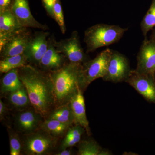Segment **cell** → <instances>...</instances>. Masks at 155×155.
Masks as SVG:
<instances>
[{
	"label": "cell",
	"mask_w": 155,
	"mask_h": 155,
	"mask_svg": "<svg viewBox=\"0 0 155 155\" xmlns=\"http://www.w3.org/2000/svg\"><path fill=\"white\" fill-rule=\"evenodd\" d=\"M18 72L34 110L41 116H46L55 103L49 73L29 64L19 68Z\"/></svg>",
	"instance_id": "6da1fadb"
},
{
	"label": "cell",
	"mask_w": 155,
	"mask_h": 155,
	"mask_svg": "<svg viewBox=\"0 0 155 155\" xmlns=\"http://www.w3.org/2000/svg\"><path fill=\"white\" fill-rule=\"evenodd\" d=\"M81 64L69 62L60 69L50 71L55 103L67 104L81 89Z\"/></svg>",
	"instance_id": "7a4b0ae2"
},
{
	"label": "cell",
	"mask_w": 155,
	"mask_h": 155,
	"mask_svg": "<svg viewBox=\"0 0 155 155\" xmlns=\"http://www.w3.org/2000/svg\"><path fill=\"white\" fill-rule=\"evenodd\" d=\"M127 28L118 25L98 24L87 28L84 32L87 53L113 44L122 38Z\"/></svg>",
	"instance_id": "3957f363"
},
{
	"label": "cell",
	"mask_w": 155,
	"mask_h": 155,
	"mask_svg": "<svg viewBox=\"0 0 155 155\" xmlns=\"http://www.w3.org/2000/svg\"><path fill=\"white\" fill-rule=\"evenodd\" d=\"M112 51L110 49H107L101 52L94 59L82 64L80 85L82 91L94 81L104 77L107 71Z\"/></svg>",
	"instance_id": "277c9868"
},
{
	"label": "cell",
	"mask_w": 155,
	"mask_h": 155,
	"mask_svg": "<svg viewBox=\"0 0 155 155\" xmlns=\"http://www.w3.org/2000/svg\"><path fill=\"white\" fill-rule=\"evenodd\" d=\"M31 32L22 27L0 38V52L2 58L24 54L29 40Z\"/></svg>",
	"instance_id": "5b68a950"
},
{
	"label": "cell",
	"mask_w": 155,
	"mask_h": 155,
	"mask_svg": "<svg viewBox=\"0 0 155 155\" xmlns=\"http://www.w3.org/2000/svg\"><path fill=\"white\" fill-rule=\"evenodd\" d=\"M54 44L58 52L64 55L69 62L83 64L88 61L81 45L77 31H73L69 38L59 42L54 39Z\"/></svg>",
	"instance_id": "8992f818"
},
{
	"label": "cell",
	"mask_w": 155,
	"mask_h": 155,
	"mask_svg": "<svg viewBox=\"0 0 155 155\" xmlns=\"http://www.w3.org/2000/svg\"><path fill=\"white\" fill-rule=\"evenodd\" d=\"M129 62L125 56L116 51H112L107 74L103 80L114 83L125 81L130 74Z\"/></svg>",
	"instance_id": "52a82bcc"
},
{
	"label": "cell",
	"mask_w": 155,
	"mask_h": 155,
	"mask_svg": "<svg viewBox=\"0 0 155 155\" xmlns=\"http://www.w3.org/2000/svg\"><path fill=\"white\" fill-rule=\"evenodd\" d=\"M136 71L155 78V41L145 38L137 56Z\"/></svg>",
	"instance_id": "ba28073f"
},
{
	"label": "cell",
	"mask_w": 155,
	"mask_h": 155,
	"mask_svg": "<svg viewBox=\"0 0 155 155\" xmlns=\"http://www.w3.org/2000/svg\"><path fill=\"white\" fill-rule=\"evenodd\" d=\"M125 82L148 101L155 104V78L131 70Z\"/></svg>",
	"instance_id": "9c48e42d"
},
{
	"label": "cell",
	"mask_w": 155,
	"mask_h": 155,
	"mask_svg": "<svg viewBox=\"0 0 155 155\" xmlns=\"http://www.w3.org/2000/svg\"><path fill=\"white\" fill-rule=\"evenodd\" d=\"M49 33L45 31H38L31 35L24 54L28 63L39 64L48 48L47 37Z\"/></svg>",
	"instance_id": "30bf717a"
},
{
	"label": "cell",
	"mask_w": 155,
	"mask_h": 155,
	"mask_svg": "<svg viewBox=\"0 0 155 155\" xmlns=\"http://www.w3.org/2000/svg\"><path fill=\"white\" fill-rule=\"evenodd\" d=\"M11 9L22 27L46 30L47 25H43L35 19L31 12L27 0H13Z\"/></svg>",
	"instance_id": "8fae6325"
},
{
	"label": "cell",
	"mask_w": 155,
	"mask_h": 155,
	"mask_svg": "<svg viewBox=\"0 0 155 155\" xmlns=\"http://www.w3.org/2000/svg\"><path fill=\"white\" fill-rule=\"evenodd\" d=\"M54 139L43 134H35L25 139L24 148L29 155H41L47 153L54 146Z\"/></svg>",
	"instance_id": "7c38bea8"
},
{
	"label": "cell",
	"mask_w": 155,
	"mask_h": 155,
	"mask_svg": "<svg viewBox=\"0 0 155 155\" xmlns=\"http://www.w3.org/2000/svg\"><path fill=\"white\" fill-rule=\"evenodd\" d=\"M53 37L48 39V48L42 58L39 65L42 69L47 71H52L60 69L66 64L67 58L58 52L54 44Z\"/></svg>",
	"instance_id": "4fadbf2b"
},
{
	"label": "cell",
	"mask_w": 155,
	"mask_h": 155,
	"mask_svg": "<svg viewBox=\"0 0 155 155\" xmlns=\"http://www.w3.org/2000/svg\"><path fill=\"white\" fill-rule=\"evenodd\" d=\"M74 116V124L80 125L88 135L91 134L89 122L87 118L85 101L83 91L81 89L69 102Z\"/></svg>",
	"instance_id": "5bb4252c"
},
{
	"label": "cell",
	"mask_w": 155,
	"mask_h": 155,
	"mask_svg": "<svg viewBox=\"0 0 155 155\" xmlns=\"http://www.w3.org/2000/svg\"><path fill=\"white\" fill-rule=\"evenodd\" d=\"M22 27L11 8L0 11V38Z\"/></svg>",
	"instance_id": "9a60e30c"
},
{
	"label": "cell",
	"mask_w": 155,
	"mask_h": 155,
	"mask_svg": "<svg viewBox=\"0 0 155 155\" xmlns=\"http://www.w3.org/2000/svg\"><path fill=\"white\" fill-rule=\"evenodd\" d=\"M38 115H40L35 111H25L20 113L17 119V125L19 129L25 132L33 131L39 122Z\"/></svg>",
	"instance_id": "2e32d148"
},
{
	"label": "cell",
	"mask_w": 155,
	"mask_h": 155,
	"mask_svg": "<svg viewBox=\"0 0 155 155\" xmlns=\"http://www.w3.org/2000/svg\"><path fill=\"white\" fill-rule=\"evenodd\" d=\"M24 86L19 78L18 69H12L4 75L1 84V91L2 93L15 91Z\"/></svg>",
	"instance_id": "e0dca14e"
},
{
	"label": "cell",
	"mask_w": 155,
	"mask_h": 155,
	"mask_svg": "<svg viewBox=\"0 0 155 155\" xmlns=\"http://www.w3.org/2000/svg\"><path fill=\"white\" fill-rule=\"evenodd\" d=\"M28 63L24 54L3 58L0 61V72L6 73L12 69L24 67Z\"/></svg>",
	"instance_id": "ac0fdd59"
},
{
	"label": "cell",
	"mask_w": 155,
	"mask_h": 155,
	"mask_svg": "<svg viewBox=\"0 0 155 155\" xmlns=\"http://www.w3.org/2000/svg\"><path fill=\"white\" fill-rule=\"evenodd\" d=\"M48 119L57 120L69 126L74 123V116L69 102L53 111Z\"/></svg>",
	"instance_id": "d6986e66"
},
{
	"label": "cell",
	"mask_w": 155,
	"mask_h": 155,
	"mask_svg": "<svg viewBox=\"0 0 155 155\" xmlns=\"http://www.w3.org/2000/svg\"><path fill=\"white\" fill-rule=\"evenodd\" d=\"M78 155H109L110 152L103 149L99 145L92 140H86L81 142L78 146Z\"/></svg>",
	"instance_id": "ffe728a7"
},
{
	"label": "cell",
	"mask_w": 155,
	"mask_h": 155,
	"mask_svg": "<svg viewBox=\"0 0 155 155\" xmlns=\"http://www.w3.org/2000/svg\"><path fill=\"white\" fill-rule=\"evenodd\" d=\"M43 130L54 136L62 135L66 131L69 125L56 120L48 119L41 125Z\"/></svg>",
	"instance_id": "44dd1931"
},
{
	"label": "cell",
	"mask_w": 155,
	"mask_h": 155,
	"mask_svg": "<svg viewBox=\"0 0 155 155\" xmlns=\"http://www.w3.org/2000/svg\"><path fill=\"white\" fill-rule=\"evenodd\" d=\"M155 27V0H152L149 9L147 11L141 23V28L145 39L150 30Z\"/></svg>",
	"instance_id": "7402d4cb"
},
{
	"label": "cell",
	"mask_w": 155,
	"mask_h": 155,
	"mask_svg": "<svg viewBox=\"0 0 155 155\" xmlns=\"http://www.w3.org/2000/svg\"><path fill=\"white\" fill-rule=\"evenodd\" d=\"M9 100L12 104L17 107H24L30 103L25 87L10 93Z\"/></svg>",
	"instance_id": "603a6c76"
},
{
	"label": "cell",
	"mask_w": 155,
	"mask_h": 155,
	"mask_svg": "<svg viewBox=\"0 0 155 155\" xmlns=\"http://www.w3.org/2000/svg\"><path fill=\"white\" fill-rule=\"evenodd\" d=\"M54 18L56 22L60 26V29L62 33L64 34L66 32V28L65 24V21L62 6L61 4L57 1L54 8Z\"/></svg>",
	"instance_id": "cb8c5ba5"
},
{
	"label": "cell",
	"mask_w": 155,
	"mask_h": 155,
	"mask_svg": "<svg viewBox=\"0 0 155 155\" xmlns=\"http://www.w3.org/2000/svg\"><path fill=\"white\" fill-rule=\"evenodd\" d=\"M10 154L19 155L21 151V145L19 138L16 136L10 137Z\"/></svg>",
	"instance_id": "d4e9b609"
},
{
	"label": "cell",
	"mask_w": 155,
	"mask_h": 155,
	"mask_svg": "<svg viewBox=\"0 0 155 155\" xmlns=\"http://www.w3.org/2000/svg\"><path fill=\"white\" fill-rule=\"evenodd\" d=\"M57 1L58 0H42L43 3L48 14L53 18H54V6Z\"/></svg>",
	"instance_id": "484cf974"
},
{
	"label": "cell",
	"mask_w": 155,
	"mask_h": 155,
	"mask_svg": "<svg viewBox=\"0 0 155 155\" xmlns=\"http://www.w3.org/2000/svg\"><path fill=\"white\" fill-rule=\"evenodd\" d=\"M12 0H0V11L11 8Z\"/></svg>",
	"instance_id": "4316f807"
},
{
	"label": "cell",
	"mask_w": 155,
	"mask_h": 155,
	"mask_svg": "<svg viewBox=\"0 0 155 155\" xmlns=\"http://www.w3.org/2000/svg\"><path fill=\"white\" fill-rule=\"evenodd\" d=\"M6 106L2 100H0V116L2 119L6 112Z\"/></svg>",
	"instance_id": "83f0119b"
},
{
	"label": "cell",
	"mask_w": 155,
	"mask_h": 155,
	"mask_svg": "<svg viewBox=\"0 0 155 155\" xmlns=\"http://www.w3.org/2000/svg\"><path fill=\"white\" fill-rule=\"evenodd\" d=\"M72 154V151L67 149L62 150L61 152L57 154L58 155H70Z\"/></svg>",
	"instance_id": "f1b7e54d"
},
{
	"label": "cell",
	"mask_w": 155,
	"mask_h": 155,
	"mask_svg": "<svg viewBox=\"0 0 155 155\" xmlns=\"http://www.w3.org/2000/svg\"><path fill=\"white\" fill-rule=\"evenodd\" d=\"M151 39L153 40H154L155 41V28L153 29V31Z\"/></svg>",
	"instance_id": "f546056e"
}]
</instances>
